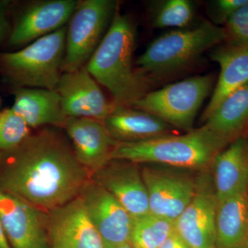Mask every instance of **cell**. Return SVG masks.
Masks as SVG:
<instances>
[{
	"label": "cell",
	"instance_id": "52a82bcc",
	"mask_svg": "<svg viewBox=\"0 0 248 248\" xmlns=\"http://www.w3.org/2000/svg\"><path fill=\"white\" fill-rule=\"evenodd\" d=\"M117 6L112 0L79 1L67 25L63 73L86 66L107 33Z\"/></svg>",
	"mask_w": 248,
	"mask_h": 248
},
{
	"label": "cell",
	"instance_id": "2e32d148",
	"mask_svg": "<svg viewBox=\"0 0 248 248\" xmlns=\"http://www.w3.org/2000/svg\"><path fill=\"white\" fill-rule=\"evenodd\" d=\"M79 164L92 174L112 159L115 146L102 122L89 118H68L63 125Z\"/></svg>",
	"mask_w": 248,
	"mask_h": 248
},
{
	"label": "cell",
	"instance_id": "4316f807",
	"mask_svg": "<svg viewBox=\"0 0 248 248\" xmlns=\"http://www.w3.org/2000/svg\"><path fill=\"white\" fill-rule=\"evenodd\" d=\"M248 3V0H218L216 1L218 20L226 23L232 15Z\"/></svg>",
	"mask_w": 248,
	"mask_h": 248
},
{
	"label": "cell",
	"instance_id": "8fae6325",
	"mask_svg": "<svg viewBox=\"0 0 248 248\" xmlns=\"http://www.w3.org/2000/svg\"><path fill=\"white\" fill-rule=\"evenodd\" d=\"M0 218L11 248H52L46 212L0 191Z\"/></svg>",
	"mask_w": 248,
	"mask_h": 248
},
{
	"label": "cell",
	"instance_id": "3957f363",
	"mask_svg": "<svg viewBox=\"0 0 248 248\" xmlns=\"http://www.w3.org/2000/svg\"><path fill=\"white\" fill-rule=\"evenodd\" d=\"M228 146L203 125L184 135L135 143L115 142L111 158L200 172L210 169L217 155Z\"/></svg>",
	"mask_w": 248,
	"mask_h": 248
},
{
	"label": "cell",
	"instance_id": "9c48e42d",
	"mask_svg": "<svg viewBox=\"0 0 248 248\" xmlns=\"http://www.w3.org/2000/svg\"><path fill=\"white\" fill-rule=\"evenodd\" d=\"M217 203L210 169L200 171L193 197L174 221V230L191 248H217Z\"/></svg>",
	"mask_w": 248,
	"mask_h": 248
},
{
	"label": "cell",
	"instance_id": "30bf717a",
	"mask_svg": "<svg viewBox=\"0 0 248 248\" xmlns=\"http://www.w3.org/2000/svg\"><path fill=\"white\" fill-rule=\"evenodd\" d=\"M79 197L100 235L104 248H118L130 243L133 217L110 192L92 178Z\"/></svg>",
	"mask_w": 248,
	"mask_h": 248
},
{
	"label": "cell",
	"instance_id": "7402d4cb",
	"mask_svg": "<svg viewBox=\"0 0 248 248\" xmlns=\"http://www.w3.org/2000/svg\"><path fill=\"white\" fill-rule=\"evenodd\" d=\"M203 125L228 145L247 135L248 83L230 94Z\"/></svg>",
	"mask_w": 248,
	"mask_h": 248
},
{
	"label": "cell",
	"instance_id": "83f0119b",
	"mask_svg": "<svg viewBox=\"0 0 248 248\" xmlns=\"http://www.w3.org/2000/svg\"><path fill=\"white\" fill-rule=\"evenodd\" d=\"M8 1H0V45L9 33Z\"/></svg>",
	"mask_w": 248,
	"mask_h": 248
},
{
	"label": "cell",
	"instance_id": "8992f818",
	"mask_svg": "<svg viewBox=\"0 0 248 248\" xmlns=\"http://www.w3.org/2000/svg\"><path fill=\"white\" fill-rule=\"evenodd\" d=\"M212 75L192 77L148 92L130 107L158 117L176 129H193L197 112L213 87Z\"/></svg>",
	"mask_w": 248,
	"mask_h": 248
},
{
	"label": "cell",
	"instance_id": "f546056e",
	"mask_svg": "<svg viewBox=\"0 0 248 248\" xmlns=\"http://www.w3.org/2000/svg\"><path fill=\"white\" fill-rule=\"evenodd\" d=\"M0 248H11L5 234L1 218H0Z\"/></svg>",
	"mask_w": 248,
	"mask_h": 248
},
{
	"label": "cell",
	"instance_id": "d4e9b609",
	"mask_svg": "<svg viewBox=\"0 0 248 248\" xmlns=\"http://www.w3.org/2000/svg\"><path fill=\"white\" fill-rule=\"evenodd\" d=\"M192 4L187 0H169L158 10L153 18L156 28L185 29L193 18Z\"/></svg>",
	"mask_w": 248,
	"mask_h": 248
},
{
	"label": "cell",
	"instance_id": "7c38bea8",
	"mask_svg": "<svg viewBox=\"0 0 248 248\" xmlns=\"http://www.w3.org/2000/svg\"><path fill=\"white\" fill-rule=\"evenodd\" d=\"M56 91L67 118H89L103 122L116 105L108 100L86 66L62 73Z\"/></svg>",
	"mask_w": 248,
	"mask_h": 248
},
{
	"label": "cell",
	"instance_id": "cb8c5ba5",
	"mask_svg": "<svg viewBox=\"0 0 248 248\" xmlns=\"http://www.w3.org/2000/svg\"><path fill=\"white\" fill-rule=\"evenodd\" d=\"M31 134L30 127L12 108L0 112V151L14 149Z\"/></svg>",
	"mask_w": 248,
	"mask_h": 248
},
{
	"label": "cell",
	"instance_id": "ffe728a7",
	"mask_svg": "<svg viewBox=\"0 0 248 248\" xmlns=\"http://www.w3.org/2000/svg\"><path fill=\"white\" fill-rule=\"evenodd\" d=\"M13 109L31 128L44 125L63 127L68 118L56 90L17 88Z\"/></svg>",
	"mask_w": 248,
	"mask_h": 248
},
{
	"label": "cell",
	"instance_id": "e0dca14e",
	"mask_svg": "<svg viewBox=\"0 0 248 248\" xmlns=\"http://www.w3.org/2000/svg\"><path fill=\"white\" fill-rule=\"evenodd\" d=\"M112 140L135 143L175 135L176 128L158 117L128 106L115 105L102 122Z\"/></svg>",
	"mask_w": 248,
	"mask_h": 248
},
{
	"label": "cell",
	"instance_id": "7a4b0ae2",
	"mask_svg": "<svg viewBox=\"0 0 248 248\" xmlns=\"http://www.w3.org/2000/svg\"><path fill=\"white\" fill-rule=\"evenodd\" d=\"M135 38L131 19L118 5L107 33L85 66L110 93L116 105L130 107L149 92V82L134 68Z\"/></svg>",
	"mask_w": 248,
	"mask_h": 248
},
{
	"label": "cell",
	"instance_id": "6da1fadb",
	"mask_svg": "<svg viewBox=\"0 0 248 248\" xmlns=\"http://www.w3.org/2000/svg\"><path fill=\"white\" fill-rule=\"evenodd\" d=\"M92 174L62 133L45 128L0 151V191L48 213L77 197Z\"/></svg>",
	"mask_w": 248,
	"mask_h": 248
},
{
	"label": "cell",
	"instance_id": "603a6c76",
	"mask_svg": "<svg viewBox=\"0 0 248 248\" xmlns=\"http://www.w3.org/2000/svg\"><path fill=\"white\" fill-rule=\"evenodd\" d=\"M174 231V222L148 213L133 217L130 244L134 248H159Z\"/></svg>",
	"mask_w": 248,
	"mask_h": 248
},
{
	"label": "cell",
	"instance_id": "484cf974",
	"mask_svg": "<svg viewBox=\"0 0 248 248\" xmlns=\"http://www.w3.org/2000/svg\"><path fill=\"white\" fill-rule=\"evenodd\" d=\"M225 24L228 43L248 47V3L232 15Z\"/></svg>",
	"mask_w": 248,
	"mask_h": 248
},
{
	"label": "cell",
	"instance_id": "9a60e30c",
	"mask_svg": "<svg viewBox=\"0 0 248 248\" xmlns=\"http://www.w3.org/2000/svg\"><path fill=\"white\" fill-rule=\"evenodd\" d=\"M76 0H42L29 5L10 32L9 45H29L66 26L76 11Z\"/></svg>",
	"mask_w": 248,
	"mask_h": 248
},
{
	"label": "cell",
	"instance_id": "277c9868",
	"mask_svg": "<svg viewBox=\"0 0 248 248\" xmlns=\"http://www.w3.org/2000/svg\"><path fill=\"white\" fill-rule=\"evenodd\" d=\"M227 41L224 28L205 21L197 27L170 31L155 39L135 62L150 83L192 63L204 52Z\"/></svg>",
	"mask_w": 248,
	"mask_h": 248
},
{
	"label": "cell",
	"instance_id": "1f68e13d",
	"mask_svg": "<svg viewBox=\"0 0 248 248\" xmlns=\"http://www.w3.org/2000/svg\"><path fill=\"white\" fill-rule=\"evenodd\" d=\"M247 193H248V190H247Z\"/></svg>",
	"mask_w": 248,
	"mask_h": 248
},
{
	"label": "cell",
	"instance_id": "44dd1931",
	"mask_svg": "<svg viewBox=\"0 0 248 248\" xmlns=\"http://www.w3.org/2000/svg\"><path fill=\"white\" fill-rule=\"evenodd\" d=\"M216 246L217 248H248L247 192L218 202Z\"/></svg>",
	"mask_w": 248,
	"mask_h": 248
},
{
	"label": "cell",
	"instance_id": "ac0fdd59",
	"mask_svg": "<svg viewBox=\"0 0 248 248\" xmlns=\"http://www.w3.org/2000/svg\"><path fill=\"white\" fill-rule=\"evenodd\" d=\"M217 201L247 192L248 136L241 137L217 155L211 168Z\"/></svg>",
	"mask_w": 248,
	"mask_h": 248
},
{
	"label": "cell",
	"instance_id": "5b68a950",
	"mask_svg": "<svg viewBox=\"0 0 248 248\" xmlns=\"http://www.w3.org/2000/svg\"><path fill=\"white\" fill-rule=\"evenodd\" d=\"M67 25L25 48L0 54V69L17 88L56 90L66 50Z\"/></svg>",
	"mask_w": 248,
	"mask_h": 248
},
{
	"label": "cell",
	"instance_id": "4dcf8cb0",
	"mask_svg": "<svg viewBox=\"0 0 248 248\" xmlns=\"http://www.w3.org/2000/svg\"><path fill=\"white\" fill-rule=\"evenodd\" d=\"M118 248H134L133 246H132L131 244L130 243H128V244H126L125 245H124V246H121V247Z\"/></svg>",
	"mask_w": 248,
	"mask_h": 248
},
{
	"label": "cell",
	"instance_id": "4fadbf2b",
	"mask_svg": "<svg viewBox=\"0 0 248 248\" xmlns=\"http://www.w3.org/2000/svg\"><path fill=\"white\" fill-rule=\"evenodd\" d=\"M133 217L150 213L148 192L140 164L125 160L111 159L92 176Z\"/></svg>",
	"mask_w": 248,
	"mask_h": 248
},
{
	"label": "cell",
	"instance_id": "f1b7e54d",
	"mask_svg": "<svg viewBox=\"0 0 248 248\" xmlns=\"http://www.w3.org/2000/svg\"><path fill=\"white\" fill-rule=\"evenodd\" d=\"M159 248H191L177 232H173Z\"/></svg>",
	"mask_w": 248,
	"mask_h": 248
},
{
	"label": "cell",
	"instance_id": "5bb4252c",
	"mask_svg": "<svg viewBox=\"0 0 248 248\" xmlns=\"http://www.w3.org/2000/svg\"><path fill=\"white\" fill-rule=\"evenodd\" d=\"M48 216L52 248H104L79 197L48 212Z\"/></svg>",
	"mask_w": 248,
	"mask_h": 248
},
{
	"label": "cell",
	"instance_id": "ba28073f",
	"mask_svg": "<svg viewBox=\"0 0 248 248\" xmlns=\"http://www.w3.org/2000/svg\"><path fill=\"white\" fill-rule=\"evenodd\" d=\"M140 167L150 213L175 221L193 197L198 172L155 164Z\"/></svg>",
	"mask_w": 248,
	"mask_h": 248
},
{
	"label": "cell",
	"instance_id": "d6986e66",
	"mask_svg": "<svg viewBox=\"0 0 248 248\" xmlns=\"http://www.w3.org/2000/svg\"><path fill=\"white\" fill-rule=\"evenodd\" d=\"M211 59L219 65L221 72L211 99L202 115L204 123L230 94L248 83V47L228 44L215 49Z\"/></svg>",
	"mask_w": 248,
	"mask_h": 248
}]
</instances>
